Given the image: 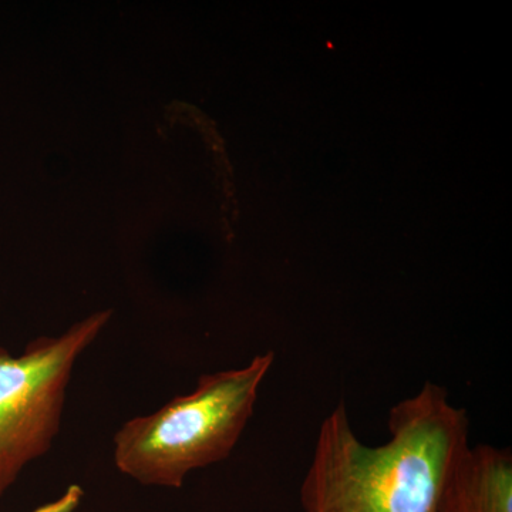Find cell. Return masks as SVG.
Instances as JSON below:
<instances>
[{"mask_svg": "<svg viewBox=\"0 0 512 512\" xmlns=\"http://www.w3.org/2000/svg\"><path fill=\"white\" fill-rule=\"evenodd\" d=\"M389 440L369 447L348 406L323 419L301 488L303 512H437L448 477L470 447V419L426 382L389 412Z\"/></svg>", "mask_w": 512, "mask_h": 512, "instance_id": "1", "label": "cell"}, {"mask_svg": "<svg viewBox=\"0 0 512 512\" xmlns=\"http://www.w3.org/2000/svg\"><path fill=\"white\" fill-rule=\"evenodd\" d=\"M274 362L275 353L266 352L239 369L205 373L191 393L127 420L113 440L120 473L151 487L181 488L192 471L227 460Z\"/></svg>", "mask_w": 512, "mask_h": 512, "instance_id": "2", "label": "cell"}, {"mask_svg": "<svg viewBox=\"0 0 512 512\" xmlns=\"http://www.w3.org/2000/svg\"><path fill=\"white\" fill-rule=\"evenodd\" d=\"M110 318L111 311L92 313L63 335L33 339L20 356L0 346V497L26 466L49 453L74 366Z\"/></svg>", "mask_w": 512, "mask_h": 512, "instance_id": "3", "label": "cell"}, {"mask_svg": "<svg viewBox=\"0 0 512 512\" xmlns=\"http://www.w3.org/2000/svg\"><path fill=\"white\" fill-rule=\"evenodd\" d=\"M437 512H512L510 448L468 447L444 485Z\"/></svg>", "mask_w": 512, "mask_h": 512, "instance_id": "4", "label": "cell"}, {"mask_svg": "<svg viewBox=\"0 0 512 512\" xmlns=\"http://www.w3.org/2000/svg\"><path fill=\"white\" fill-rule=\"evenodd\" d=\"M83 494L79 485H70L57 500L42 505V507L36 508L32 512H74L79 507Z\"/></svg>", "mask_w": 512, "mask_h": 512, "instance_id": "5", "label": "cell"}]
</instances>
